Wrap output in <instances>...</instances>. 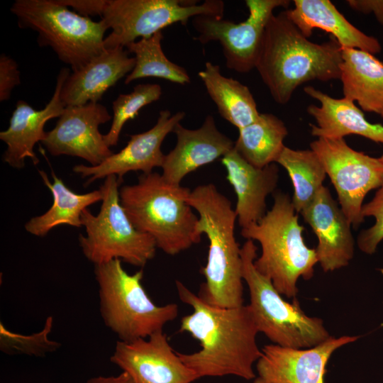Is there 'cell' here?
I'll list each match as a JSON object with an SVG mask.
<instances>
[{
    "label": "cell",
    "mask_w": 383,
    "mask_h": 383,
    "mask_svg": "<svg viewBox=\"0 0 383 383\" xmlns=\"http://www.w3.org/2000/svg\"><path fill=\"white\" fill-rule=\"evenodd\" d=\"M180 300L193 308L181 320L180 332L189 333L201 349L185 354L181 360L199 378L233 375L247 380L256 376L253 365L262 356L256 337L259 333L249 305L220 308L204 302L182 282L176 281Z\"/></svg>",
    "instance_id": "obj_1"
},
{
    "label": "cell",
    "mask_w": 383,
    "mask_h": 383,
    "mask_svg": "<svg viewBox=\"0 0 383 383\" xmlns=\"http://www.w3.org/2000/svg\"><path fill=\"white\" fill-rule=\"evenodd\" d=\"M341 62V47L334 38L320 44L310 41L285 10L269 19L255 69L273 99L286 104L309 81L340 79Z\"/></svg>",
    "instance_id": "obj_2"
},
{
    "label": "cell",
    "mask_w": 383,
    "mask_h": 383,
    "mask_svg": "<svg viewBox=\"0 0 383 383\" xmlns=\"http://www.w3.org/2000/svg\"><path fill=\"white\" fill-rule=\"evenodd\" d=\"M187 202L199 215V232L209 241L207 262L200 270L205 282L199 297L220 308L243 306L241 248L235 237L237 216L231 202L213 184L195 187Z\"/></svg>",
    "instance_id": "obj_3"
},
{
    "label": "cell",
    "mask_w": 383,
    "mask_h": 383,
    "mask_svg": "<svg viewBox=\"0 0 383 383\" xmlns=\"http://www.w3.org/2000/svg\"><path fill=\"white\" fill-rule=\"evenodd\" d=\"M191 190L168 182L162 174H143L123 186L120 202L134 227L151 236L157 248L175 255L201 241L199 218L187 202Z\"/></svg>",
    "instance_id": "obj_4"
},
{
    "label": "cell",
    "mask_w": 383,
    "mask_h": 383,
    "mask_svg": "<svg viewBox=\"0 0 383 383\" xmlns=\"http://www.w3.org/2000/svg\"><path fill=\"white\" fill-rule=\"evenodd\" d=\"M296 213L290 197L279 192L263 218L240 231L243 238L261 245V255L254 261L255 268L287 298H296L298 279L312 278L318 263L316 250L304 242V227Z\"/></svg>",
    "instance_id": "obj_5"
},
{
    "label": "cell",
    "mask_w": 383,
    "mask_h": 383,
    "mask_svg": "<svg viewBox=\"0 0 383 383\" xmlns=\"http://www.w3.org/2000/svg\"><path fill=\"white\" fill-rule=\"evenodd\" d=\"M103 321L121 341L147 338L178 315L177 304L156 305L142 285L143 271L126 272L121 260L94 265Z\"/></svg>",
    "instance_id": "obj_6"
},
{
    "label": "cell",
    "mask_w": 383,
    "mask_h": 383,
    "mask_svg": "<svg viewBox=\"0 0 383 383\" xmlns=\"http://www.w3.org/2000/svg\"><path fill=\"white\" fill-rule=\"evenodd\" d=\"M10 10L18 27L36 32L38 45L52 48L72 72L106 50L103 21L82 16L58 0H16Z\"/></svg>",
    "instance_id": "obj_7"
},
{
    "label": "cell",
    "mask_w": 383,
    "mask_h": 383,
    "mask_svg": "<svg viewBox=\"0 0 383 383\" xmlns=\"http://www.w3.org/2000/svg\"><path fill=\"white\" fill-rule=\"evenodd\" d=\"M257 246L247 240L240 248L242 275L250 296V308L259 333L274 344L292 348H309L331 337L321 318L307 316L297 299L286 301L272 281L255 267Z\"/></svg>",
    "instance_id": "obj_8"
},
{
    "label": "cell",
    "mask_w": 383,
    "mask_h": 383,
    "mask_svg": "<svg viewBox=\"0 0 383 383\" xmlns=\"http://www.w3.org/2000/svg\"><path fill=\"white\" fill-rule=\"evenodd\" d=\"M122 182L116 175L105 178L100 187L99 213L93 215L88 209L82 213L86 235H79V243L84 255L94 265L118 259L143 267L155 257L157 246L154 239L138 231L126 215L120 202L118 187Z\"/></svg>",
    "instance_id": "obj_9"
},
{
    "label": "cell",
    "mask_w": 383,
    "mask_h": 383,
    "mask_svg": "<svg viewBox=\"0 0 383 383\" xmlns=\"http://www.w3.org/2000/svg\"><path fill=\"white\" fill-rule=\"evenodd\" d=\"M187 0H106L101 21L111 32L105 37V49L125 48L138 38H145L176 23L186 25L191 18H223L225 3L206 0L197 4Z\"/></svg>",
    "instance_id": "obj_10"
},
{
    "label": "cell",
    "mask_w": 383,
    "mask_h": 383,
    "mask_svg": "<svg viewBox=\"0 0 383 383\" xmlns=\"http://www.w3.org/2000/svg\"><path fill=\"white\" fill-rule=\"evenodd\" d=\"M335 187L339 204L352 226L363 221L362 207L367 194L383 186V165L379 158L350 148L344 138H318L310 144Z\"/></svg>",
    "instance_id": "obj_11"
},
{
    "label": "cell",
    "mask_w": 383,
    "mask_h": 383,
    "mask_svg": "<svg viewBox=\"0 0 383 383\" xmlns=\"http://www.w3.org/2000/svg\"><path fill=\"white\" fill-rule=\"evenodd\" d=\"M289 4L288 0H246L248 17L238 23L223 18L196 16L192 25L198 36L194 39L201 44L219 42L226 67L239 73L249 72L255 68L265 29L273 11L287 8Z\"/></svg>",
    "instance_id": "obj_12"
},
{
    "label": "cell",
    "mask_w": 383,
    "mask_h": 383,
    "mask_svg": "<svg viewBox=\"0 0 383 383\" xmlns=\"http://www.w3.org/2000/svg\"><path fill=\"white\" fill-rule=\"evenodd\" d=\"M111 118L99 103L65 106L54 127L41 143L52 156L69 155L100 165L114 152L107 146L99 127Z\"/></svg>",
    "instance_id": "obj_13"
},
{
    "label": "cell",
    "mask_w": 383,
    "mask_h": 383,
    "mask_svg": "<svg viewBox=\"0 0 383 383\" xmlns=\"http://www.w3.org/2000/svg\"><path fill=\"white\" fill-rule=\"evenodd\" d=\"M110 361L135 383H192L199 379L172 349L163 331L147 338L118 340Z\"/></svg>",
    "instance_id": "obj_14"
},
{
    "label": "cell",
    "mask_w": 383,
    "mask_h": 383,
    "mask_svg": "<svg viewBox=\"0 0 383 383\" xmlns=\"http://www.w3.org/2000/svg\"><path fill=\"white\" fill-rule=\"evenodd\" d=\"M184 117L185 113L182 111L172 115L169 110H162L153 127L143 133L131 135L126 145L119 152L100 165H77L72 170L82 178L89 177L86 186L110 175L123 179L131 171L151 173L155 167H162L165 155L161 150L162 142Z\"/></svg>",
    "instance_id": "obj_15"
},
{
    "label": "cell",
    "mask_w": 383,
    "mask_h": 383,
    "mask_svg": "<svg viewBox=\"0 0 383 383\" xmlns=\"http://www.w3.org/2000/svg\"><path fill=\"white\" fill-rule=\"evenodd\" d=\"M359 338L331 335L324 342L309 348L265 345L256 365L258 377L267 383H324L326 367L332 354Z\"/></svg>",
    "instance_id": "obj_16"
},
{
    "label": "cell",
    "mask_w": 383,
    "mask_h": 383,
    "mask_svg": "<svg viewBox=\"0 0 383 383\" xmlns=\"http://www.w3.org/2000/svg\"><path fill=\"white\" fill-rule=\"evenodd\" d=\"M318 238V262L325 272L349 265L355 241L351 223L329 189L323 187L313 200L300 213Z\"/></svg>",
    "instance_id": "obj_17"
},
{
    "label": "cell",
    "mask_w": 383,
    "mask_h": 383,
    "mask_svg": "<svg viewBox=\"0 0 383 383\" xmlns=\"http://www.w3.org/2000/svg\"><path fill=\"white\" fill-rule=\"evenodd\" d=\"M70 74V70L67 67L60 70L52 96L43 109L36 110L23 100L17 101L8 128L0 132V140L7 147L2 160L11 167L23 168L26 158L34 165L39 163L34 146L44 139L45 123L52 118H59L65 108L60 99V91Z\"/></svg>",
    "instance_id": "obj_18"
},
{
    "label": "cell",
    "mask_w": 383,
    "mask_h": 383,
    "mask_svg": "<svg viewBox=\"0 0 383 383\" xmlns=\"http://www.w3.org/2000/svg\"><path fill=\"white\" fill-rule=\"evenodd\" d=\"M173 133L177 143L165 155L162 175L175 185H180L187 174L223 157L234 148L235 143L217 128L211 115H207L196 129H188L179 123Z\"/></svg>",
    "instance_id": "obj_19"
},
{
    "label": "cell",
    "mask_w": 383,
    "mask_h": 383,
    "mask_svg": "<svg viewBox=\"0 0 383 383\" xmlns=\"http://www.w3.org/2000/svg\"><path fill=\"white\" fill-rule=\"evenodd\" d=\"M226 179L237 201L235 212L241 228L259 222L266 214V198L277 187L279 169L274 163L258 168L248 162L234 149L221 158Z\"/></svg>",
    "instance_id": "obj_20"
},
{
    "label": "cell",
    "mask_w": 383,
    "mask_h": 383,
    "mask_svg": "<svg viewBox=\"0 0 383 383\" xmlns=\"http://www.w3.org/2000/svg\"><path fill=\"white\" fill-rule=\"evenodd\" d=\"M134 57L123 47L106 49L87 65L70 72L60 91L65 106L99 103L104 94L133 70Z\"/></svg>",
    "instance_id": "obj_21"
},
{
    "label": "cell",
    "mask_w": 383,
    "mask_h": 383,
    "mask_svg": "<svg viewBox=\"0 0 383 383\" xmlns=\"http://www.w3.org/2000/svg\"><path fill=\"white\" fill-rule=\"evenodd\" d=\"M304 91L320 103L319 106L311 104L307 108V112L316 122V125L310 124L313 136L340 139L358 135L383 144V126L367 121L353 101L345 97L333 98L311 86L306 87Z\"/></svg>",
    "instance_id": "obj_22"
},
{
    "label": "cell",
    "mask_w": 383,
    "mask_h": 383,
    "mask_svg": "<svg viewBox=\"0 0 383 383\" xmlns=\"http://www.w3.org/2000/svg\"><path fill=\"white\" fill-rule=\"evenodd\" d=\"M286 12L301 33L309 38L314 28L331 33L342 48H354L379 53V40L351 24L329 0H294Z\"/></svg>",
    "instance_id": "obj_23"
},
{
    "label": "cell",
    "mask_w": 383,
    "mask_h": 383,
    "mask_svg": "<svg viewBox=\"0 0 383 383\" xmlns=\"http://www.w3.org/2000/svg\"><path fill=\"white\" fill-rule=\"evenodd\" d=\"M341 55L340 79L344 97L383 118V62L358 49L341 48Z\"/></svg>",
    "instance_id": "obj_24"
},
{
    "label": "cell",
    "mask_w": 383,
    "mask_h": 383,
    "mask_svg": "<svg viewBox=\"0 0 383 383\" xmlns=\"http://www.w3.org/2000/svg\"><path fill=\"white\" fill-rule=\"evenodd\" d=\"M38 172L43 183L50 189L53 201L45 213L31 218L25 224L26 231L32 235L45 237L52 228L61 225L80 227L82 226V212L89 206L102 200L100 189L86 194H77L69 189L52 170V183L45 171L38 170Z\"/></svg>",
    "instance_id": "obj_25"
},
{
    "label": "cell",
    "mask_w": 383,
    "mask_h": 383,
    "mask_svg": "<svg viewBox=\"0 0 383 383\" xmlns=\"http://www.w3.org/2000/svg\"><path fill=\"white\" fill-rule=\"evenodd\" d=\"M198 75L223 118L238 130L257 119L260 113L249 88L223 75L219 65L206 62Z\"/></svg>",
    "instance_id": "obj_26"
},
{
    "label": "cell",
    "mask_w": 383,
    "mask_h": 383,
    "mask_svg": "<svg viewBox=\"0 0 383 383\" xmlns=\"http://www.w3.org/2000/svg\"><path fill=\"white\" fill-rule=\"evenodd\" d=\"M238 131L234 149L248 162L258 168L277 162L288 135L284 122L272 113H260L255 121Z\"/></svg>",
    "instance_id": "obj_27"
},
{
    "label": "cell",
    "mask_w": 383,
    "mask_h": 383,
    "mask_svg": "<svg viewBox=\"0 0 383 383\" xmlns=\"http://www.w3.org/2000/svg\"><path fill=\"white\" fill-rule=\"evenodd\" d=\"M277 163L288 172L294 188L292 204L301 213L323 187L326 172L312 150H294L284 147Z\"/></svg>",
    "instance_id": "obj_28"
},
{
    "label": "cell",
    "mask_w": 383,
    "mask_h": 383,
    "mask_svg": "<svg viewBox=\"0 0 383 383\" xmlns=\"http://www.w3.org/2000/svg\"><path fill=\"white\" fill-rule=\"evenodd\" d=\"M162 39L163 33L159 31L150 37L140 38L125 47L129 53L135 55V59L133 70L126 77V84L145 77L164 79L182 85L190 83L187 71L165 56L162 48Z\"/></svg>",
    "instance_id": "obj_29"
},
{
    "label": "cell",
    "mask_w": 383,
    "mask_h": 383,
    "mask_svg": "<svg viewBox=\"0 0 383 383\" xmlns=\"http://www.w3.org/2000/svg\"><path fill=\"white\" fill-rule=\"evenodd\" d=\"M162 87L157 84H139L128 94H121L113 101V120L109 132L104 135L109 148L118 144L125 123L138 116L144 106L159 100Z\"/></svg>",
    "instance_id": "obj_30"
},
{
    "label": "cell",
    "mask_w": 383,
    "mask_h": 383,
    "mask_svg": "<svg viewBox=\"0 0 383 383\" xmlns=\"http://www.w3.org/2000/svg\"><path fill=\"white\" fill-rule=\"evenodd\" d=\"M53 326L52 316H48L43 329L30 335H23L7 329L0 323V349L8 355L43 357L55 352L60 343L49 338Z\"/></svg>",
    "instance_id": "obj_31"
},
{
    "label": "cell",
    "mask_w": 383,
    "mask_h": 383,
    "mask_svg": "<svg viewBox=\"0 0 383 383\" xmlns=\"http://www.w3.org/2000/svg\"><path fill=\"white\" fill-rule=\"evenodd\" d=\"M362 215L372 216L374 224L362 231L357 238V245L361 251L372 255L375 252L379 243L383 240V186L379 188L374 198L362 207Z\"/></svg>",
    "instance_id": "obj_32"
},
{
    "label": "cell",
    "mask_w": 383,
    "mask_h": 383,
    "mask_svg": "<svg viewBox=\"0 0 383 383\" xmlns=\"http://www.w3.org/2000/svg\"><path fill=\"white\" fill-rule=\"evenodd\" d=\"M21 84L20 71L15 60L4 53L0 56V101L10 99L13 88Z\"/></svg>",
    "instance_id": "obj_33"
},
{
    "label": "cell",
    "mask_w": 383,
    "mask_h": 383,
    "mask_svg": "<svg viewBox=\"0 0 383 383\" xmlns=\"http://www.w3.org/2000/svg\"><path fill=\"white\" fill-rule=\"evenodd\" d=\"M67 6L71 7L78 14L90 18V16H99L101 17L106 0H58Z\"/></svg>",
    "instance_id": "obj_34"
},
{
    "label": "cell",
    "mask_w": 383,
    "mask_h": 383,
    "mask_svg": "<svg viewBox=\"0 0 383 383\" xmlns=\"http://www.w3.org/2000/svg\"><path fill=\"white\" fill-rule=\"evenodd\" d=\"M347 4L353 9L364 13H373L383 25V0H348Z\"/></svg>",
    "instance_id": "obj_35"
},
{
    "label": "cell",
    "mask_w": 383,
    "mask_h": 383,
    "mask_svg": "<svg viewBox=\"0 0 383 383\" xmlns=\"http://www.w3.org/2000/svg\"><path fill=\"white\" fill-rule=\"evenodd\" d=\"M86 383H135L131 376L122 372L117 376H99L90 378Z\"/></svg>",
    "instance_id": "obj_36"
},
{
    "label": "cell",
    "mask_w": 383,
    "mask_h": 383,
    "mask_svg": "<svg viewBox=\"0 0 383 383\" xmlns=\"http://www.w3.org/2000/svg\"><path fill=\"white\" fill-rule=\"evenodd\" d=\"M252 383H267L264 379H262L261 377H255Z\"/></svg>",
    "instance_id": "obj_37"
},
{
    "label": "cell",
    "mask_w": 383,
    "mask_h": 383,
    "mask_svg": "<svg viewBox=\"0 0 383 383\" xmlns=\"http://www.w3.org/2000/svg\"><path fill=\"white\" fill-rule=\"evenodd\" d=\"M379 159L380 162H381L382 163V165H383V155H382L380 157H379Z\"/></svg>",
    "instance_id": "obj_38"
}]
</instances>
